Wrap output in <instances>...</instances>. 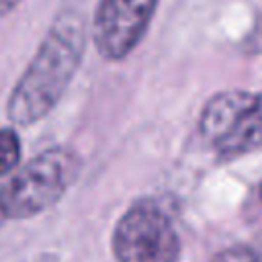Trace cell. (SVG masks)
<instances>
[{
	"label": "cell",
	"instance_id": "1",
	"mask_svg": "<svg viewBox=\"0 0 262 262\" xmlns=\"http://www.w3.org/2000/svg\"><path fill=\"white\" fill-rule=\"evenodd\" d=\"M84 47L82 18L74 12L57 16L8 96L6 115L14 125L29 127L53 111L80 68Z\"/></svg>",
	"mask_w": 262,
	"mask_h": 262
},
{
	"label": "cell",
	"instance_id": "2",
	"mask_svg": "<svg viewBox=\"0 0 262 262\" xmlns=\"http://www.w3.org/2000/svg\"><path fill=\"white\" fill-rule=\"evenodd\" d=\"M80 172L72 149L51 147L29 160L0 186V213L8 219H29L53 207Z\"/></svg>",
	"mask_w": 262,
	"mask_h": 262
},
{
	"label": "cell",
	"instance_id": "3",
	"mask_svg": "<svg viewBox=\"0 0 262 262\" xmlns=\"http://www.w3.org/2000/svg\"><path fill=\"white\" fill-rule=\"evenodd\" d=\"M199 129L221 160L242 158L262 147V90H223L211 96Z\"/></svg>",
	"mask_w": 262,
	"mask_h": 262
},
{
	"label": "cell",
	"instance_id": "4",
	"mask_svg": "<svg viewBox=\"0 0 262 262\" xmlns=\"http://www.w3.org/2000/svg\"><path fill=\"white\" fill-rule=\"evenodd\" d=\"M117 262H178L180 237L168 213L151 199L135 201L113 229Z\"/></svg>",
	"mask_w": 262,
	"mask_h": 262
},
{
	"label": "cell",
	"instance_id": "5",
	"mask_svg": "<svg viewBox=\"0 0 262 262\" xmlns=\"http://www.w3.org/2000/svg\"><path fill=\"white\" fill-rule=\"evenodd\" d=\"M160 0H98L92 41L100 57L125 59L143 39Z\"/></svg>",
	"mask_w": 262,
	"mask_h": 262
},
{
	"label": "cell",
	"instance_id": "6",
	"mask_svg": "<svg viewBox=\"0 0 262 262\" xmlns=\"http://www.w3.org/2000/svg\"><path fill=\"white\" fill-rule=\"evenodd\" d=\"M20 160V139L14 129H0V176L12 172Z\"/></svg>",
	"mask_w": 262,
	"mask_h": 262
},
{
	"label": "cell",
	"instance_id": "7",
	"mask_svg": "<svg viewBox=\"0 0 262 262\" xmlns=\"http://www.w3.org/2000/svg\"><path fill=\"white\" fill-rule=\"evenodd\" d=\"M209 262H262V254L250 246H231L217 252Z\"/></svg>",
	"mask_w": 262,
	"mask_h": 262
},
{
	"label": "cell",
	"instance_id": "8",
	"mask_svg": "<svg viewBox=\"0 0 262 262\" xmlns=\"http://www.w3.org/2000/svg\"><path fill=\"white\" fill-rule=\"evenodd\" d=\"M20 0H0V16L2 14H8V12H12L14 8H16V4H18Z\"/></svg>",
	"mask_w": 262,
	"mask_h": 262
},
{
	"label": "cell",
	"instance_id": "9",
	"mask_svg": "<svg viewBox=\"0 0 262 262\" xmlns=\"http://www.w3.org/2000/svg\"><path fill=\"white\" fill-rule=\"evenodd\" d=\"M258 192H260V199H262V184H260V188H258Z\"/></svg>",
	"mask_w": 262,
	"mask_h": 262
}]
</instances>
